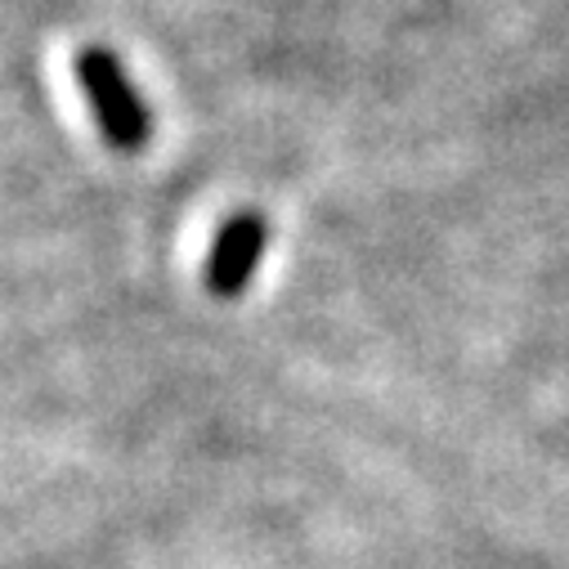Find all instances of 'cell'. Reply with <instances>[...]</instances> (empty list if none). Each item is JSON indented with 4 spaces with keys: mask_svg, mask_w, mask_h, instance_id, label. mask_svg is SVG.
<instances>
[{
    "mask_svg": "<svg viewBox=\"0 0 569 569\" xmlns=\"http://www.w3.org/2000/svg\"><path fill=\"white\" fill-rule=\"evenodd\" d=\"M264 220L256 211H242L233 220H224V229L216 233L211 242V256H207V269H202V282L216 292V297H238L247 292V282L256 278V264L264 256Z\"/></svg>",
    "mask_w": 569,
    "mask_h": 569,
    "instance_id": "2",
    "label": "cell"
},
{
    "mask_svg": "<svg viewBox=\"0 0 569 569\" xmlns=\"http://www.w3.org/2000/svg\"><path fill=\"white\" fill-rule=\"evenodd\" d=\"M77 86L99 121V134L121 153H139L153 134V112L144 103V94L134 90V81L126 77L121 59L108 46H86L77 54Z\"/></svg>",
    "mask_w": 569,
    "mask_h": 569,
    "instance_id": "1",
    "label": "cell"
}]
</instances>
